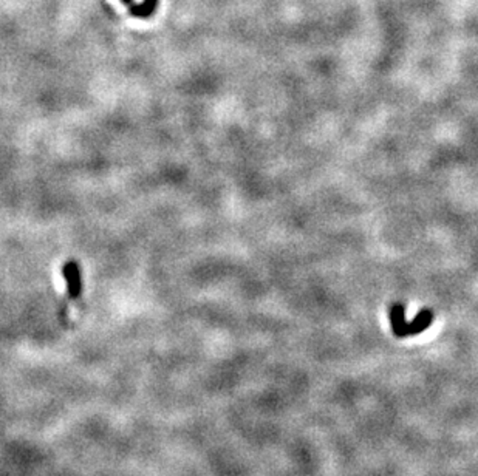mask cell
<instances>
[{
	"instance_id": "1",
	"label": "cell",
	"mask_w": 478,
	"mask_h": 476,
	"mask_svg": "<svg viewBox=\"0 0 478 476\" xmlns=\"http://www.w3.org/2000/svg\"><path fill=\"white\" fill-rule=\"evenodd\" d=\"M64 278L67 282V291L70 299H78L83 292V283H81V273H79V268L73 260H70V262L64 266Z\"/></svg>"
},
{
	"instance_id": "2",
	"label": "cell",
	"mask_w": 478,
	"mask_h": 476,
	"mask_svg": "<svg viewBox=\"0 0 478 476\" xmlns=\"http://www.w3.org/2000/svg\"><path fill=\"white\" fill-rule=\"evenodd\" d=\"M388 317H391L392 331L396 337H407V322L404 317V307L401 303H395L388 311Z\"/></svg>"
},
{
	"instance_id": "3",
	"label": "cell",
	"mask_w": 478,
	"mask_h": 476,
	"mask_svg": "<svg viewBox=\"0 0 478 476\" xmlns=\"http://www.w3.org/2000/svg\"><path fill=\"white\" fill-rule=\"evenodd\" d=\"M432 322H433V312L427 308H424L410 323H407V336L420 334V332L426 331L432 325Z\"/></svg>"
},
{
	"instance_id": "4",
	"label": "cell",
	"mask_w": 478,
	"mask_h": 476,
	"mask_svg": "<svg viewBox=\"0 0 478 476\" xmlns=\"http://www.w3.org/2000/svg\"><path fill=\"white\" fill-rule=\"evenodd\" d=\"M158 6V0H143L139 5H130V14L139 17V19H146L154 14Z\"/></svg>"
},
{
	"instance_id": "5",
	"label": "cell",
	"mask_w": 478,
	"mask_h": 476,
	"mask_svg": "<svg viewBox=\"0 0 478 476\" xmlns=\"http://www.w3.org/2000/svg\"><path fill=\"white\" fill-rule=\"evenodd\" d=\"M122 4H126V5H132V2H134V0H121Z\"/></svg>"
}]
</instances>
